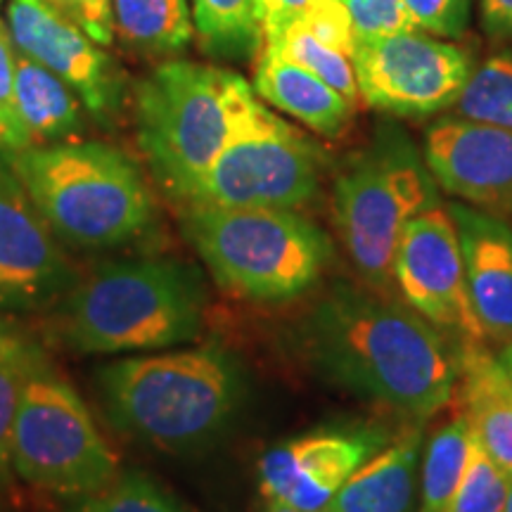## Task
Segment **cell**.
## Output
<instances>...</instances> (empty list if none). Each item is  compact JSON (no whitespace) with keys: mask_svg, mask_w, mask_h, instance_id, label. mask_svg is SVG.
Returning <instances> with one entry per match:
<instances>
[{"mask_svg":"<svg viewBox=\"0 0 512 512\" xmlns=\"http://www.w3.org/2000/svg\"><path fill=\"white\" fill-rule=\"evenodd\" d=\"M306 354L330 380L406 418H430L456 394L446 339L408 304L339 283L302 325Z\"/></svg>","mask_w":512,"mask_h":512,"instance_id":"obj_1","label":"cell"},{"mask_svg":"<svg viewBox=\"0 0 512 512\" xmlns=\"http://www.w3.org/2000/svg\"><path fill=\"white\" fill-rule=\"evenodd\" d=\"M12 176L57 240L83 249L133 242L155 223L140 166L98 140H62L5 152Z\"/></svg>","mask_w":512,"mask_h":512,"instance_id":"obj_2","label":"cell"},{"mask_svg":"<svg viewBox=\"0 0 512 512\" xmlns=\"http://www.w3.org/2000/svg\"><path fill=\"white\" fill-rule=\"evenodd\" d=\"M98 382L121 432L169 451L216 437L245 392L238 361L216 347L121 358L100 370Z\"/></svg>","mask_w":512,"mask_h":512,"instance_id":"obj_3","label":"cell"},{"mask_svg":"<svg viewBox=\"0 0 512 512\" xmlns=\"http://www.w3.org/2000/svg\"><path fill=\"white\" fill-rule=\"evenodd\" d=\"M200 278L174 259L110 261L64 299L60 337L79 354H143L200 335Z\"/></svg>","mask_w":512,"mask_h":512,"instance_id":"obj_4","label":"cell"},{"mask_svg":"<svg viewBox=\"0 0 512 512\" xmlns=\"http://www.w3.org/2000/svg\"><path fill=\"white\" fill-rule=\"evenodd\" d=\"M240 74L169 60L136 88V133L152 176L185 207L228 143L240 102L249 91Z\"/></svg>","mask_w":512,"mask_h":512,"instance_id":"obj_5","label":"cell"},{"mask_svg":"<svg viewBox=\"0 0 512 512\" xmlns=\"http://www.w3.org/2000/svg\"><path fill=\"white\" fill-rule=\"evenodd\" d=\"M183 230L223 290L290 302L323 278L332 242L294 209L185 207Z\"/></svg>","mask_w":512,"mask_h":512,"instance_id":"obj_6","label":"cell"},{"mask_svg":"<svg viewBox=\"0 0 512 512\" xmlns=\"http://www.w3.org/2000/svg\"><path fill=\"white\" fill-rule=\"evenodd\" d=\"M437 181L413 140L392 124L344 164L332 188V219L351 264L375 290L394 283V256L408 221L437 204Z\"/></svg>","mask_w":512,"mask_h":512,"instance_id":"obj_7","label":"cell"},{"mask_svg":"<svg viewBox=\"0 0 512 512\" xmlns=\"http://www.w3.org/2000/svg\"><path fill=\"white\" fill-rule=\"evenodd\" d=\"M323 166L325 152L249 88L228 143L185 207L297 211L318 195Z\"/></svg>","mask_w":512,"mask_h":512,"instance_id":"obj_8","label":"cell"},{"mask_svg":"<svg viewBox=\"0 0 512 512\" xmlns=\"http://www.w3.org/2000/svg\"><path fill=\"white\" fill-rule=\"evenodd\" d=\"M10 467L36 489L74 501L105 489L119 475L117 456L86 403L43 363L24 384Z\"/></svg>","mask_w":512,"mask_h":512,"instance_id":"obj_9","label":"cell"},{"mask_svg":"<svg viewBox=\"0 0 512 512\" xmlns=\"http://www.w3.org/2000/svg\"><path fill=\"white\" fill-rule=\"evenodd\" d=\"M351 62L361 100L394 117L448 110L472 74V60L463 48L418 29L356 41Z\"/></svg>","mask_w":512,"mask_h":512,"instance_id":"obj_10","label":"cell"},{"mask_svg":"<svg viewBox=\"0 0 512 512\" xmlns=\"http://www.w3.org/2000/svg\"><path fill=\"white\" fill-rule=\"evenodd\" d=\"M394 283L403 302L434 328L460 342H486L470 292L463 247L451 209L432 204L408 221L394 256Z\"/></svg>","mask_w":512,"mask_h":512,"instance_id":"obj_11","label":"cell"},{"mask_svg":"<svg viewBox=\"0 0 512 512\" xmlns=\"http://www.w3.org/2000/svg\"><path fill=\"white\" fill-rule=\"evenodd\" d=\"M12 46L67 81L98 121L117 114L124 81L110 55L48 0H10Z\"/></svg>","mask_w":512,"mask_h":512,"instance_id":"obj_12","label":"cell"},{"mask_svg":"<svg viewBox=\"0 0 512 512\" xmlns=\"http://www.w3.org/2000/svg\"><path fill=\"white\" fill-rule=\"evenodd\" d=\"M425 164L441 188L475 209L512 211V131L451 117L425 133Z\"/></svg>","mask_w":512,"mask_h":512,"instance_id":"obj_13","label":"cell"},{"mask_svg":"<svg viewBox=\"0 0 512 512\" xmlns=\"http://www.w3.org/2000/svg\"><path fill=\"white\" fill-rule=\"evenodd\" d=\"M72 280V266L53 230L17 181L0 178V309H38Z\"/></svg>","mask_w":512,"mask_h":512,"instance_id":"obj_14","label":"cell"},{"mask_svg":"<svg viewBox=\"0 0 512 512\" xmlns=\"http://www.w3.org/2000/svg\"><path fill=\"white\" fill-rule=\"evenodd\" d=\"M363 432H313L264 453L259 486L266 503L299 510L328 508L351 472L375 451Z\"/></svg>","mask_w":512,"mask_h":512,"instance_id":"obj_15","label":"cell"},{"mask_svg":"<svg viewBox=\"0 0 512 512\" xmlns=\"http://www.w3.org/2000/svg\"><path fill=\"white\" fill-rule=\"evenodd\" d=\"M463 247L467 292L486 339L512 342V228L503 216L448 204Z\"/></svg>","mask_w":512,"mask_h":512,"instance_id":"obj_16","label":"cell"},{"mask_svg":"<svg viewBox=\"0 0 512 512\" xmlns=\"http://www.w3.org/2000/svg\"><path fill=\"white\" fill-rule=\"evenodd\" d=\"M460 413L486 453L512 475V377L484 342H463L456 358Z\"/></svg>","mask_w":512,"mask_h":512,"instance_id":"obj_17","label":"cell"},{"mask_svg":"<svg viewBox=\"0 0 512 512\" xmlns=\"http://www.w3.org/2000/svg\"><path fill=\"white\" fill-rule=\"evenodd\" d=\"M254 93L325 138L347 131L358 107L316 74L273 48H261L254 67Z\"/></svg>","mask_w":512,"mask_h":512,"instance_id":"obj_18","label":"cell"},{"mask_svg":"<svg viewBox=\"0 0 512 512\" xmlns=\"http://www.w3.org/2000/svg\"><path fill=\"white\" fill-rule=\"evenodd\" d=\"M422 432L408 427L351 472L328 508L332 512H411L418 484Z\"/></svg>","mask_w":512,"mask_h":512,"instance_id":"obj_19","label":"cell"},{"mask_svg":"<svg viewBox=\"0 0 512 512\" xmlns=\"http://www.w3.org/2000/svg\"><path fill=\"white\" fill-rule=\"evenodd\" d=\"M12 98L31 145L62 143L83 128L86 107L74 88L19 50H15Z\"/></svg>","mask_w":512,"mask_h":512,"instance_id":"obj_20","label":"cell"},{"mask_svg":"<svg viewBox=\"0 0 512 512\" xmlns=\"http://www.w3.org/2000/svg\"><path fill=\"white\" fill-rule=\"evenodd\" d=\"M110 10L114 38L140 53H181L195 34L185 0H110Z\"/></svg>","mask_w":512,"mask_h":512,"instance_id":"obj_21","label":"cell"},{"mask_svg":"<svg viewBox=\"0 0 512 512\" xmlns=\"http://www.w3.org/2000/svg\"><path fill=\"white\" fill-rule=\"evenodd\" d=\"M470 422L458 413L427 441L420 472V512H444L465 475L472 448Z\"/></svg>","mask_w":512,"mask_h":512,"instance_id":"obj_22","label":"cell"},{"mask_svg":"<svg viewBox=\"0 0 512 512\" xmlns=\"http://www.w3.org/2000/svg\"><path fill=\"white\" fill-rule=\"evenodd\" d=\"M192 24L211 55L249 57L261 48L254 0H192Z\"/></svg>","mask_w":512,"mask_h":512,"instance_id":"obj_23","label":"cell"},{"mask_svg":"<svg viewBox=\"0 0 512 512\" xmlns=\"http://www.w3.org/2000/svg\"><path fill=\"white\" fill-rule=\"evenodd\" d=\"M261 48H273L285 57H290L292 62L302 64L304 69H309L318 79H323L328 86L335 88L339 95H344L351 105L358 107V102H361L351 57L330 48L328 43L318 41L302 22L290 24L275 41L264 43Z\"/></svg>","mask_w":512,"mask_h":512,"instance_id":"obj_24","label":"cell"},{"mask_svg":"<svg viewBox=\"0 0 512 512\" xmlns=\"http://www.w3.org/2000/svg\"><path fill=\"white\" fill-rule=\"evenodd\" d=\"M453 107L458 117L512 131V53L491 55L477 69H472Z\"/></svg>","mask_w":512,"mask_h":512,"instance_id":"obj_25","label":"cell"},{"mask_svg":"<svg viewBox=\"0 0 512 512\" xmlns=\"http://www.w3.org/2000/svg\"><path fill=\"white\" fill-rule=\"evenodd\" d=\"M69 512H188L143 472H119L105 489L76 498Z\"/></svg>","mask_w":512,"mask_h":512,"instance_id":"obj_26","label":"cell"},{"mask_svg":"<svg viewBox=\"0 0 512 512\" xmlns=\"http://www.w3.org/2000/svg\"><path fill=\"white\" fill-rule=\"evenodd\" d=\"M38 366L41 356L24 337H17L8 347L0 349V482L12 472L10 444L19 401H22L24 384Z\"/></svg>","mask_w":512,"mask_h":512,"instance_id":"obj_27","label":"cell"},{"mask_svg":"<svg viewBox=\"0 0 512 512\" xmlns=\"http://www.w3.org/2000/svg\"><path fill=\"white\" fill-rule=\"evenodd\" d=\"M475 434V432H472ZM512 475L503 470L489 453L484 451L477 437L472 439L470 458L458 491L444 512H503L508 498Z\"/></svg>","mask_w":512,"mask_h":512,"instance_id":"obj_28","label":"cell"},{"mask_svg":"<svg viewBox=\"0 0 512 512\" xmlns=\"http://www.w3.org/2000/svg\"><path fill=\"white\" fill-rule=\"evenodd\" d=\"M337 3L347 12L356 41L418 29L403 0H337Z\"/></svg>","mask_w":512,"mask_h":512,"instance_id":"obj_29","label":"cell"},{"mask_svg":"<svg viewBox=\"0 0 512 512\" xmlns=\"http://www.w3.org/2000/svg\"><path fill=\"white\" fill-rule=\"evenodd\" d=\"M12 79H15V46H12L8 24L0 19V152L22 150L31 145L17 117Z\"/></svg>","mask_w":512,"mask_h":512,"instance_id":"obj_30","label":"cell"},{"mask_svg":"<svg viewBox=\"0 0 512 512\" xmlns=\"http://www.w3.org/2000/svg\"><path fill=\"white\" fill-rule=\"evenodd\" d=\"M413 24L427 34L458 38L470 19V0H403Z\"/></svg>","mask_w":512,"mask_h":512,"instance_id":"obj_31","label":"cell"},{"mask_svg":"<svg viewBox=\"0 0 512 512\" xmlns=\"http://www.w3.org/2000/svg\"><path fill=\"white\" fill-rule=\"evenodd\" d=\"M48 3L79 24L100 46H110L114 41L110 0H48Z\"/></svg>","mask_w":512,"mask_h":512,"instance_id":"obj_32","label":"cell"},{"mask_svg":"<svg viewBox=\"0 0 512 512\" xmlns=\"http://www.w3.org/2000/svg\"><path fill=\"white\" fill-rule=\"evenodd\" d=\"M313 0H254L256 19L261 29V46L278 38L290 24L302 19Z\"/></svg>","mask_w":512,"mask_h":512,"instance_id":"obj_33","label":"cell"},{"mask_svg":"<svg viewBox=\"0 0 512 512\" xmlns=\"http://www.w3.org/2000/svg\"><path fill=\"white\" fill-rule=\"evenodd\" d=\"M486 27L512 38V0H482Z\"/></svg>","mask_w":512,"mask_h":512,"instance_id":"obj_34","label":"cell"},{"mask_svg":"<svg viewBox=\"0 0 512 512\" xmlns=\"http://www.w3.org/2000/svg\"><path fill=\"white\" fill-rule=\"evenodd\" d=\"M17 337H22V335H19V332H17L15 323H10L8 318L0 316V349L8 347V344L15 342Z\"/></svg>","mask_w":512,"mask_h":512,"instance_id":"obj_35","label":"cell"},{"mask_svg":"<svg viewBox=\"0 0 512 512\" xmlns=\"http://www.w3.org/2000/svg\"><path fill=\"white\" fill-rule=\"evenodd\" d=\"M266 512H332L330 508H318V510H299V508H290V505H278V503H268Z\"/></svg>","mask_w":512,"mask_h":512,"instance_id":"obj_36","label":"cell"},{"mask_svg":"<svg viewBox=\"0 0 512 512\" xmlns=\"http://www.w3.org/2000/svg\"><path fill=\"white\" fill-rule=\"evenodd\" d=\"M498 361L503 363V368L508 370L510 377H512V342H510V344H505L503 351H501V356H498Z\"/></svg>","mask_w":512,"mask_h":512,"instance_id":"obj_37","label":"cell"},{"mask_svg":"<svg viewBox=\"0 0 512 512\" xmlns=\"http://www.w3.org/2000/svg\"><path fill=\"white\" fill-rule=\"evenodd\" d=\"M503 512H512V479H510V489H508V498H505Z\"/></svg>","mask_w":512,"mask_h":512,"instance_id":"obj_38","label":"cell"}]
</instances>
